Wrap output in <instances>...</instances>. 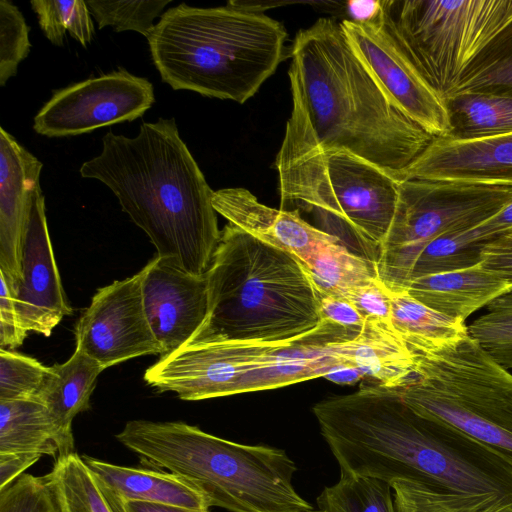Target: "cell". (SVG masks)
Masks as SVG:
<instances>
[{"label":"cell","instance_id":"6da1fadb","mask_svg":"<svg viewBox=\"0 0 512 512\" xmlns=\"http://www.w3.org/2000/svg\"><path fill=\"white\" fill-rule=\"evenodd\" d=\"M290 56L292 111L276 166L342 150L398 181L435 138L391 103L334 19L299 30Z\"/></svg>","mask_w":512,"mask_h":512},{"label":"cell","instance_id":"7a4b0ae2","mask_svg":"<svg viewBox=\"0 0 512 512\" xmlns=\"http://www.w3.org/2000/svg\"><path fill=\"white\" fill-rule=\"evenodd\" d=\"M319 427L340 472L512 498V463L461 431L418 414L397 389L368 382L333 396Z\"/></svg>","mask_w":512,"mask_h":512},{"label":"cell","instance_id":"3957f363","mask_svg":"<svg viewBox=\"0 0 512 512\" xmlns=\"http://www.w3.org/2000/svg\"><path fill=\"white\" fill-rule=\"evenodd\" d=\"M80 175L110 188L159 258L206 275L221 236L214 191L173 118L143 122L135 137L107 132L101 153L81 165Z\"/></svg>","mask_w":512,"mask_h":512},{"label":"cell","instance_id":"277c9868","mask_svg":"<svg viewBox=\"0 0 512 512\" xmlns=\"http://www.w3.org/2000/svg\"><path fill=\"white\" fill-rule=\"evenodd\" d=\"M287 37L279 21L229 1L172 7L147 39L154 65L172 89L243 104L276 71Z\"/></svg>","mask_w":512,"mask_h":512},{"label":"cell","instance_id":"5b68a950","mask_svg":"<svg viewBox=\"0 0 512 512\" xmlns=\"http://www.w3.org/2000/svg\"><path fill=\"white\" fill-rule=\"evenodd\" d=\"M208 315L187 344L286 342L321 322L316 288L296 257L231 223L206 273Z\"/></svg>","mask_w":512,"mask_h":512},{"label":"cell","instance_id":"8992f818","mask_svg":"<svg viewBox=\"0 0 512 512\" xmlns=\"http://www.w3.org/2000/svg\"><path fill=\"white\" fill-rule=\"evenodd\" d=\"M116 439L140 461L190 484L209 507L230 512H306L293 460L282 449L232 442L183 422L128 421Z\"/></svg>","mask_w":512,"mask_h":512},{"label":"cell","instance_id":"52a82bcc","mask_svg":"<svg viewBox=\"0 0 512 512\" xmlns=\"http://www.w3.org/2000/svg\"><path fill=\"white\" fill-rule=\"evenodd\" d=\"M408 348L414 375L397 389L402 400L512 463V373L469 332L453 341Z\"/></svg>","mask_w":512,"mask_h":512},{"label":"cell","instance_id":"ba28073f","mask_svg":"<svg viewBox=\"0 0 512 512\" xmlns=\"http://www.w3.org/2000/svg\"><path fill=\"white\" fill-rule=\"evenodd\" d=\"M276 168L281 209L294 204L313 213L319 229L376 263L394 219L399 181L342 150L314 152Z\"/></svg>","mask_w":512,"mask_h":512},{"label":"cell","instance_id":"9c48e42d","mask_svg":"<svg viewBox=\"0 0 512 512\" xmlns=\"http://www.w3.org/2000/svg\"><path fill=\"white\" fill-rule=\"evenodd\" d=\"M382 21L444 100L481 49L512 20V0H382Z\"/></svg>","mask_w":512,"mask_h":512},{"label":"cell","instance_id":"30bf717a","mask_svg":"<svg viewBox=\"0 0 512 512\" xmlns=\"http://www.w3.org/2000/svg\"><path fill=\"white\" fill-rule=\"evenodd\" d=\"M512 203V186L402 180L393 222L375 263L390 291L405 290L422 250L441 235L473 228Z\"/></svg>","mask_w":512,"mask_h":512},{"label":"cell","instance_id":"8fae6325","mask_svg":"<svg viewBox=\"0 0 512 512\" xmlns=\"http://www.w3.org/2000/svg\"><path fill=\"white\" fill-rule=\"evenodd\" d=\"M154 102L147 78L118 68L54 91L34 117L33 129L47 137L76 136L133 121Z\"/></svg>","mask_w":512,"mask_h":512},{"label":"cell","instance_id":"7c38bea8","mask_svg":"<svg viewBox=\"0 0 512 512\" xmlns=\"http://www.w3.org/2000/svg\"><path fill=\"white\" fill-rule=\"evenodd\" d=\"M355 54L391 103L434 137H446L451 125L445 101L431 88L403 47L379 19L340 22Z\"/></svg>","mask_w":512,"mask_h":512},{"label":"cell","instance_id":"4fadbf2b","mask_svg":"<svg viewBox=\"0 0 512 512\" xmlns=\"http://www.w3.org/2000/svg\"><path fill=\"white\" fill-rule=\"evenodd\" d=\"M76 349L105 369L162 349L145 312L141 274L100 288L75 327Z\"/></svg>","mask_w":512,"mask_h":512},{"label":"cell","instance_id":"5bb4252c","mask_svg":"<svg viewBox=\"0 0 512 512\" xmlns=\"http://www.w3.org/2000/svg\"><path fill=\"white\" fill-rule=\"evenodd\" d=\"M276 344L233 340L185 345L150 366L144 380L187 401L240 394L244 377Z\"/></svg>","mask_w":512,"mask_h":512},{"label":"cell","instance_id":"9a60e30c","mask_svg":"<svg viewBox=\"0 0 512 512\" xmlns=\"http://www.w3.org/2000/svg\"><path fill=\"white\" fill-rule=\"evenodd\" d=\"M139 272L145 312L163 358L187 345L203 326L209 308L207 278L158 256Z\"/></svg>","mask_w":512,"mask_h":512},{"label":"cell","instance_id":"2e32d148","mask_svg":"<svg viewBox=\"0 0 512 512\" xmlns=\"http://www.w3.org/2000/svg\"><path fill=\"white\" fill-rule=\"evenodd\" d=\"M21 274L15 294L21 324L27 332L48 337L73 310L67 302L54 257L40 184L31 198Z\"/></svg>","mask_w":512,"mask_h":512},{"label":"cell","instance_id":"e0dca14e","mask_svg":"<svg viewBox=\"0 0 512 512\" xmlns=\"http://www.w3.org/2000/svg\"><path fill=\"white\" fill-rule=\"evenodd\" d=\"M512 186V133L483 139L435 137L398 177Z\"/></svg>","mask_w":512,"mask_h":512},{"label":"cell","instance_id":"ac0fdd59","mask_svg":"<svg viewBox=\"0 0 512 512\" xmlns=\"http://www.w3.org/2000/svg\"><path fill=\"white\" fill-rule=\"evenodd\" d=\"M42 163L0 127V270L20 283L21 254L31 198Z\"/></svg>","mask_w":512,"mask_h":512},{"label":"cell","instance_id":"d6986e66","mask_svg":"<svg viewBox=\"0 0 512 512\" xmlns=\"http://www.w3.org/2000/svg\"><path fill=\"white\" fill-rule=\"evenodd\" d=\"M212 204L217 213L244 232L298 259L304 267L313 252L335 236L305 221L297 209L266 206L245 188L214 191Z\"/></svg>","mask_w":512,"mask_h":512},{"label":"cell","instance_id":"ffe728a7","mask_svg":"<svg viewBox=\"0 0 512 512\" xmlns=\"http://www.w3.org/2000/svg\"><path fill=\"white\" fill-rule=\"evenodd\" d=\"M356 335L322 319L310 332L270 349L244 377L240 393L281 388L324 377L333 367L340 365L327 344L350 340Z\"/></svg>","mask_w":512,"mask_h":512},{"label":"cell","instance_id":"44dd1931","mask_svg":"<svg viewBox=\"0 0 512 512\" xmlns=\"http://www.w3.org/2000/svg\"><path fill=\"white\" fill-rule=\"evenodd\" d=\"M405 290L429 308L465 321L475 311L512 290V280L479 263L412 279Z\"/></svg>","mask_w":512,"mask_h":512},{"label":"cell","instance_id":"7402d4cb","mask_svg":"<svg viewBox=\"0 0 512 512\" xmlns=\"http://www.w3.org/2000/svg\"><path fill=\"white\" fill-rule=\"evenodd\" d=\"M327 346L340 364L359 369L364 378L383 387L402 388L414 375L413 355L392 325L365 320L353 339Z\"/></svg>","mask_w":512,"mask_h":512},{"label":"cell","instance_id":"603a6c76","mask_svg":"<svg viewBox=\"0 0 512 512\" xmlns=\"http://www.w3.org/2000/svg\"><path fill=\"white\" fill-rule=\"evenodd\" d=\"M74 452L47 407L36 398L0 401V453H38L56 459Z\"/></svg>","mask_w":512,"mask_h":512},{"label":"cell","instance_id":"cb8c5ba5","mask_svg":"<svg viewBox=\"0 0 512 512\" xmlns=\"http://www.w3.org/2000/svg\"><path fill=\"white\" fill-rule=\"evenodd\" d=\"M81 457L87 467L125 502L164 503L194 510L210 508L200 492L173 473L119 466L88 455Z\"/></svg>","mask_w":512,"mask_h":512},{"label":"cell","instance_id":"d4e9b609","mask_svg":"<svg viewBox=\"0 0 512 512\" xmlns=\"http://www.w3.org/2000/svg\"><path fill=\"white\" fill-rule=\"evenodd\" d=\"M104 369L77 349L66 362L49 367L35 398L47 407L66 436L73 438L72 421L89 409L91 394Z\"/></svg>","mask_w":512,"mask_h":512},{"label":"cell","instance_id":"484cf974","mask_svg":"<svg viewBox=\"0 0 512 512\" xmlns=\"http://www.w3.org/2000/svg\"><path fill=\"white\" fill-rule=\"evenodd\" d=\"M454 140H474L512 133V97L465 93L444 99Z\"/></svg>","mask_w":512,"mask_h":512},{"label":"cell","instance_id":"4316f807","mask_svg":"<svg viewBox=\"0 0 512 512\" xmlns=\"http://www.w3.org/2000/svg\"><path fill=\"white\" fill-rule=\"evenodd\" d=\"M318 292L346 298L378 278L375 263L350 251L339 238L323 242L304 264Z\"/></svg>","mask_w":512,"mask_h":512},{"label":"cell","instance_id":"83f0119b","mask_svg":"<svg viewBox=\"0 0 512 512\" xmlns=\"http://www.w3.org/2000/svg\"><path fill=\"white\" fill-rule=\"evenodd\" d=\"M389 293L392 326L407 346L435 345L468 334L465 321L429 308L406 290Z\"/></svg>","mask_w":512,"mask_h":512},{"label":"cell","instance_id":"f1b7e54d","mask_svg":"<svg viewBox=\"0 0 512 512\" xmlns=\"http://www.w3.org/2000/svg\"><path fill=\"white\" fill-rule=\"evenodd\" d=\"M52 472L66 512H128L125 501L76 452L56 459Z\"/></svg>","mask_w":512,"mask_h":512},{"label":"cell","instance_id":"f546056e","mask_svg":"<svg viewBox=\"0 0 512 512\" xmlns=\"http://www.w3.org/2000/svg\"><path fill=\"white\" fill-rule=\"evenodd\" d=\"M390 485L396 512H512V498L494 493L453 492L409 480Z\"/></svg>","mask_w":512,"mask_h":512},{"label":"cell","instance_id":"4dcf8cb0","mask_svg":"<svg viewBox=\"0 0 512 512\" xmlns=\"http://www.w3.org/2000/svg\"><path fill=\"white\" fill-rule=\"evenodd\" d=\"M465 93L512 97V20L469 63L450 95Z\"/></svg>","mask_w":512,"mask_h":512},{"label":"cell","instance_id":"1f68e13d","mask_svg":"<svg viewBox=\"0 0 512 512\" xmlns=\"http://www.w3.org/2000/svg\"><path fill=\"white\" fill-rule=\"evenodd\" d=\"M391 485L385 481L341 472L340 479L325 487L317 498L325 512H396Z\"/></svg>","mask_w":512,"mask_h":512},{"label":"cell","instance_id":"d6a6232c","mask_svg":"<svg viewBox=\"0 0 512 512\" xmlns=\"http://www.w3.org/2000/svg\"><path fill=\"white\" fill-rule=\"evenodd\" d=\"M46 38L62 46L66 31L86 47L92 40L94 27L90 10L83 0H33L30 2Z\"/></svg>","mask_w":512,"mask_h":512},{"label":"cell","instance_id":"836d02e7","mask_svg":"<svg viewBox=\"0 0 512 512\" xmlns=\"http://www.w3.org/2000/svg\"><path fill=\"white\" fill-rule=\"evenodd\" d=\"M468 332L500 365L512 369V290L494 299Z\"/></svg>","mask_w":512,"mask_h":512},{"label":"cell","instance_id":"e575fe53","mask_svg":"<svg viewBox=\"0 0 512 512\" xmlns=\"http://www.w3.org/2000/svg\"><path fill=\"white\" fill-rule=\"evenodd\" d=\"M0 512H66L53 472L23 473L0 489Z\"/></svg>","mask_w":512,"mask_h":512},{"label":"cell","instance_id":"d590c367","mask_svg":"<svg viewBox=\"0 0 512 512\" xmlns=\"http://www.w3.org/2000/svg\"><path fill=\"white\" fill-rule=\"evenodd\" d=\"M171 0L86 1L99 29L107 26L116 32H138L148 38L155 27L154 20Z\"/></svg>","mask_w":512,"mask_h":512},{"label":"cell","instance_id":"8d00e7d4","mask_svg":"<svg viewBox=\"0 0 512 512\" xmlns=\"http://www.w3.org/2000/svg\"><path fill=\"white\" fill-rule=\"evenodd\" d=\"M483 244L460 245L452 232L432 240L416 259L409 277L412 279L471 267L481 263Z\"/></svg>","mask_w":512,"mask_h":512},{"label":"cell","instance_id":"74e56055","mask_svg":"<svg viewBox=\"0 0 512 512\" xmlns=\"http://www.w3.org/2000/svg\"><path fill=\"white\" fill-rule=\"evenodd\" d=\"M48 370L32 357L1 348L0 401L35 398Z\"/></svg>","mask_w":512,"mask_h":512},{"label":"cell","instance_id":"f35d334b","mask_svg":"<svg viewBox=\"0 0 512 512\" xmlns=\"http://www.w3.org/2000/svg\"><path fill=\"white\" fill-rule=\"evenodd\" d=\"M29 27L19 9L8 0L0 1V85L16 75L19 63L31 48Z\"/></svg>","mask_w":512,"mask_h":512},{"label":"cell","instance_id":"ab89813d","mask_svg":"<svg viewBox=\"0 0 512 512\" xmlns=\"http://www.w3.org/2000/svg\"><path fill=\"white\" fill-rule=\"evenodd\" d=\"M0 348L13 350L23 344V328L16 306V285L0 270Z\"/></svg>","mask_w":512,"mask_h":512},{"label":"cell","instance_id":"60d3db41","mask_svg":"<svg viewBox=\"0 0 512 512\" xmlns=\"http://www.w3.org/2000/svg\"><path fill=\"white\" fill-rule=\"evenodd\" d=\"M346 298L365 320L392 325L390 293L379 278L355 288Z\"/></svg>","mask_w":512,"mask_h":512},{"label":"cell","instance_id":"b9f144b4","mask_svg":"<svg viewBox=\"0 0 512 512\" xmlns=\"http://www.w3.org/2000/svg\"><path fill=\"white\" fill-rule=\"evenodd\" d=\"M317 296L321 319L328 320L356 334L362 330L365 319L347 298L318 291Z\"/></svg>","mask_w":512,"mask_h":512},{"label":"cell","instance_id":"7bdbcfd3","mask_svg":"<svg viewBox=\"0 0 512 512\" xmlns=\"http://www.w3.org/2000/svg\"><path fill=\"white\" fill-rule=\"evenodd\" d=\"M481 264L512 280V228L483 244Z\"/></svg>","mask_w":512,"mask_h":512},{"label":"cell","instance_id":"ee69618b","mask_svg":"<svg viewBox=\"0 0 512 512\" xmlns=\"http://www.w3.org/2000/svg\"><path fill=\"white\" fill-rule=\"evenodd\" d=\"M512 228V203L493 217L468 230L458 231L456 237L462 245L484 244Z\"/></svg>","mask_w":512,"mask_h":512},{"label":"cell","instance_id":"f6af8a7d","mask_svg":"<svg viewBox=\"0 0 512 512\" xmlns=\"http://www.w3.org/2000/svg\"><path fill=\"white\" fill-rule=\"evenodd\" d=\"M42 456L38 453H0V489L14 482Z\"/></svg>","mask_w":512,"mask_h":512},{"label":"cell","instance_id":"bcb514c9","mask_svg":"<svg viewBox=\"0 0 512 512\" xmlns=\"http://www.w3.org/2000/svg\"><path fill=\"white\" fill-rule=\"evenodd\" d=\"M382 0H351L346 3L350 20L358 23H371L382 14Z\"/></svg>","mask_w":512,"mask_h":512},{"label":"cell","instance_id":"7dc6e473","mask_svg":"<svg viewBox=\"0 0 512 512\" xmlns=\"http://www.w3.org/2000/svg\"><path fill=\"white\" fill-rule=\"evenodd\" d=\"M125 506L128 512H210L209 509L194 510L171 504L136 500L126 501Z\"/></svg>","mask_w":512,"mask_h":512},{"label":"cell","instance_id":"c3c4849f","mask_svg":"<svg viewBox=\"0 0 512 512\" xmlns=\"http://www.w3.org/2000/svg\"><path fill=\"white\" fill-rule=\"evenodd\" d=\"M324 378L338 384H354L364 379V375L353 366L340 364L333 367Z\"/></svg>","mask_w":512,"mask_h":512},{"label":"cell","instance_id":"681fc988","mask_svg":"<svg viewBox=\"0 0 512 512\" xmlns=\"http://www.w3.org/2000/svg\"><path fill=\"white\" fill-rule=\"evenodd\" d=\"M306 512H325V511L320 510V509H318V510H314V509H312V510H309V511H306Z\"/></svg>","mask_w":512,"mask_h":512}]
</instances>
